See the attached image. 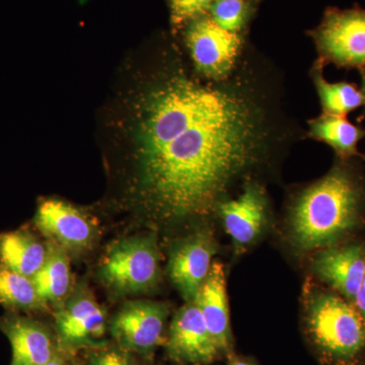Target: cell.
<instances>
[{
	"label": "cell",
	"mask_w": 365,
	"mask_h": 365,
	"mask_svg": "<svg viewBox=\"0 0 365 365\" xmlns=\"http://www.w3.org/2000/svg\"><path fill=\"white\" fill-rule=\"evenodd\" d=\"M260 115L237 91L174 76L141 108L133 196L141 220L168 232L216 210L232 182L258 162Z\"/></svg>",
	"instance_id": "cell-1"
},
{
	"label": "cell",
	"mask_w": 365,
	"mask_h": 365,
	"mask_svg": "<svg viewBox=\"0 0 365 365\" xmlns=\"http://www.w3.org/2000/svg\"><path fill=\"white\" fill-rule=\"evenodd\" d=\"M347 160L304 190L290 210V242L300 252L340 244L365 225V184Z\"/></svg>",
	"instance_id": "cell-2"
},
{
	"label": "cell",
	"mask_w": 365,
	"mask_h": 365,
	"mask_svg": "<svg viewBox=\"0 0 365 365\" xmlns=\"http://www.w3.org/2000/svg\"><path fill=\"white\" fill-rule=\"evenodd\" d=\"M304 307V329L322 364L365 365V322L351 302L317 288Z\"/></svg>",
	"instance_id": "cell-3"
},
{
	"label": "cell",
	"mask_w": 365,
	"mask_h": 365,
	"mask_svg": "<svg viewBox=\"0 0 365 365\" xmlns=\"http://www.w3.org/2000/svg\"><path fill=\"white\" fill-rule=\"evenodd\" d=\"M160 276L158 232L153 230L112 242L98 268V279L117 297L153 292Z\"/></svg>",
	"instance_id": "cell-4"
},
{
	"label": "cell",
	"mask_w": 365,
	"mask_h": 365,
	"mask_svg": "<svg viewBox=\"0 0 365 365\" xmlns=\"http://www.w3.org/2000/svg\"><path fill=\"white\" fill-rule=\"evenodd\" d=\"M311 36L321 60L341 68H365V9L329 7Z\"/></svg>",
	"instance_id": "cell-5"
},
{
	"label": "cell",
	"mask_w": 365,
	"mask_h": 365,
	"mask_svg": "<svg viewBox=\"0 0 365 365\" xmlns=\"http://www.w3.org/2000/svg\"><path fill=\"white\" fill-rule=\"evenodd\" d=\"M33 223L48 242L63 249L69 256L88 254L100 240V230L91 216L58 199L40 201Z\"/></svg>",
	"instance_id": "cell-6"
},
{
	"label": "cell",
	"mask_w": 365,
	"mask_h": 365,
	"mask_svg": "<svg viewBox=\"0 0 365 365\" xmlns=\"http://www.w3.org/2000/svg\"><path fill=\"white\" fill-rule=\"evenodd\" d=\"M167 304L153 300L125 302L113 317L110 331L121 349L150 355L165 342Z\"/></svg>",
	"instance_id": "cell-7"
},
{
	"label": "cell",
	"mask_w": 365,
	"mask_h": 365,
	"mask_svg": "<svg viewBox=\"0 0 365 365\" xmlns=\"http://www.w3.org/2000/svg\"><path fill=\"white\" fill-rule=\"evenodd\" d=\"M217 242L212 230L199 227L173 242L168 260V275L182 299H195L212 267Z\"/></svg>",
	"instance_id": "cell-8"
},
{
	"label": "cell",
	"mask_w": 365,
	"mask_h": 365,
	"mask_svg": "<svg viewBox=\"0 0 365 365\" xmlns=\"http://www.w3.org/2000/svg\"><path fill=\"white\" fill-rule=\"evenodd\" d=\"M60 342L69 348H104L107 318L90 289L79 283L55 314Z\"/></svg>",
	"instance_id": "cell-9"
},
{
	"label": "cell",
	"mask_w": 365,
	"mask_h": 365,
	"mask_svg": "<svg viewBox=\"0 0 365 365\" xmlns=\"http://www.w3.org/2000/svg\"><path fill=\"white\" fill-rule=\"evenodd\" d=\"M187 45L194 63L207 78H225L241 49L240 34L220 28L208 14L188 24Z\"/></svg>",
	"instance_id": "cell-10"
},
{
	"label": "cell",
	"mask_w": 365,
	"mask_h": 365,
	"mask_svg": "<svg viewBox=\"0 0 365 365\" xmlns=\"http://www.w3.org/2000/svg\"><path fill=\"white\" fill-rule=\"evenodd\" d=\"M165 349L170 359L182 364L208 365L222 356L194 302H186L175 314Z\"/></svg>",
	"instance_id": "cell-11"
},
{
	"label": "cell",
	"mask_w": 365,
	"mask_h": 365,
	"mask_svg": "<svg viewBox=\"0 0 365 365\" xmlns=\"http://www.w3.org/2000/svg\"><path fill=\"white\" fill-rule=\"evenodd\" d=\"M216 210L232 239L235 254L246 251L267 225V197L262 187L255 182H249L237 199L222 201Z\"/></svg>",
	"instance_id": "cell-12"
},
{
	"label": "cell",
	"mask_w": 365,
	"mask_h": 365,
	"mask_svg": "<svg viewBox=\"0 0 365 365\" xmlns=\"http://www.w3.org/2000/svg\"><path fill=\"white\" fill-rule=\"evenodd\" d=\"M312 268L319 279L353 304L365 275V244H337L319 250Z\"/></svg>",
	"instance_id": "cell-13"
},
{
	"label": "cell",
	"mask_w": 365,
	"mask_h": 365,
	"mask_svg": "<svg viewBox=\"0 0 365 365\" xmlns=\"http://www.w3.org/2000/svg\"><path fill=\"white\" fill-rule=\"evenodd\" d=\"M0 331L11 343L9 365H43L56 356L52 333L30 314L6 311L0 316Z\"/></svg>",
	"instance_id": "cell-14"
},
{
	"label": "cell",
	"mask_w": 365,
	"mask_h": 365,
	"mask_svg": "<svg viewBox=\"0 0 365 365\" xmlns=\"http://www.w3.org/2000/svg\"><path fill=\"white\" fill-rule=\"evenodd\" d=\"M194 302L202 314L213 342L222 356H230L234 349L225 274L220 262H215Z\"/></svg>",
	"instance_id": "cell-15"
},
{
	"label": "cell",
	"mask_w": 365,
	"mask_h": 365,
	"mask_svg": "<svg viewBox=\"0 0 365 365\" xmlns=\"http://www.w3.org/2000/svg\"><path fill=\"white\" fill-rule=\"evenodd\" d=\"M44 244L26 228L0 234V262L16 272L32 278L44 264Z\"/></svg>",
	"instance_id": "cell-16"
},
{
	"label": "cell",
	"mask_w": 365,
	"mask_h": 365,
	"mask_svg": "<svg viewBox=\"0 0 365 365\" xmlns=\"http://www.w3.org/2000/svg\"><path fill=\"white\" fill-rule=\"evenodd\" d=\"M67 252L47 242V256L42 267L32 280L41 299L48 306L59 307L71 294L72 275L71 261Z\"/></svg>",
	"instance_id": "cell-17"
},
{
	"label": "cell",
	"mask_w": 365,
	"mask_h": 365,
	"mask_svg": "<svg viewBox=\"0 0 365 365\" xmlns=\"http://www.w3.org/2000/svg\"><path fill=\"white\" fill-rule=\"evenodd\" d=\"M309 135L331 146L340 160H348L360 155L357 146L365 137V129L344 116L323 114L309 122Z\"/></svg>",
	"instance_id": "cell-18"
},
{
	"label": "cell",
	"mask_w": 365,
	"mask_h": 365,
	"mask_svg": "<svg viewBox=\"0 0 365 365\" xmlns=\"http://www.w3.org/2000/svg\"><path fill=\"white\" fill-rule=\"evenodd\" d=\"M0 306L7 312L40 314L49 311L41 299L32 278L16 272L0 262Z\"/></svg>",
	"instance_id": "cell-19"
},
{
	"label": "cell",
	"mask_w": 365,
	"mask_h": 365,
	"mask_svg": "<svg viewBox=\"0 0 365 365\" xmlns=\"http://www.w3.org/2000/svg\"><path fill=\"white\" fill-rule=\"evenodd\" d=\"M324 62L319 60L313 71V78L324 114L344 116L365 105L361 91L352 83L341 81L331 83L323 76Z\"/></svg>",
	"instance_id": "cell-20"
},
{
	"label": "cell",
	"mask_w": 365,
	"mask_h": 365,
	"mask_svg": "<svg viewBox=\"0 0 365 365\" xmlns=\"http://www.w3.org/2000/svg\"><path fill=\"white\" fill-rule=\"evenodd\" d=\"M249 0H215L208 16L220 28L228 32L240 34L251 16Z\"/></svg>",
	"instance_id": "cell-21"
},
{
	"label": "cell",
	"mask_w": 365,
	"mask_h": 365,
	"mask_svg": "<svg viewBox=\"0 0 365 365\" xmlns=\"http://www.w3.org/2000/svg\"><path fill=\"white\" fill-rule=\"evenodd\" d=\"M215 0H170V21L176 28L205 16Z\"/></svg>",
	"instance_id": "cell-22"
},
{
	"label": "cell",
	"mask_w": 365,
	"mask_h": 365,
	"mask_svg": "<svg viewBox=\"0 0 365 365\" xmlns=\"http://www.w3.org/2000/svg\"><path fill=\"white\" fill-rule=\"evenodd\" d=\"M91 365H131L127 351L121 349H103L93 353Z\"/></svg>",
	"instance_id": "cell-23"
},
{
	"label": "cell",
	"mask_w": 365,
	"mask_h": 365,
	"mask_svg": "<svg viewBox=\"0 0 365 365\" xmlns=\"http://www.w3.org/2000/svg\"><path fill=\"white\" fill-rule=\"evenodd\" d=\"M353 306L355 307V309H356V311L359 312L360 316H361V318L365 322V275L361 285H360L359 292H357L356 297H355Z\"/></svg>",
	"instance_id": "cell-24"
},
{
	"label": "cell",
	"mask_w": 365,
	"mask_h": 365,
	"mask_svg": "<svg viewBox=\"0 0 365 365\" xmlns=\"http://www.w3.org/2000/svg\"><path fill=\"white\" fill-rule=\"evenodd\" d=\"M227 365H256L252 360L245 359V357L235 356L232 354L228 356Z\"/></svg>",
	"instance_id": "cell-25"
},
{
	"label": "cell",
	"mask_w": 365,
	"mask_h": 365,
	"mask_svg": "<svg viewBox=\"0 0 365 365\" xmlns=\"http://www.w3.org/2000/svg\"><path fill=\"white\" fill-rule=\"evenodd\" d=\"M360 71H361V91H361L365 100V68L360 69Z\"/></svg>",
	"instance_id": "cell-26"
},
{
	"label": "cell",
	"mask_w": 365,
	"mask_h": 365,
	"mask_svg": "<svg viewBox=\"0 0 365 365\" xmlns=\"http://www.w3.org/2000/svg\"><path fill=\"white\" fill-rule=\"evenodd\" d=\"M43 365H64L63 362L61 361L58 359V357L55 356L54 359L51 360V361L48 362V364H43Z\"/></svg>",
	"instance_id": "cell-27"
},
{
	"label": "cell",
	"mask_w": 365,
	"mask_h": 365,
	"mask_svg": "<svg viewBox=\"0 0 365 365\" xmlns=\"http://www.w3.org/2000/svg\"><path fill=\"white\" fill-rule=\"evenodd\" d=\"M249 1H250V0H249Z\"/></svg>",
	"instance_id": "cell-28"
}]
</instances>
